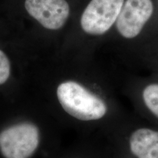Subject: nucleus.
I'll return each mask as SVG.
<instances>
[{
  "instance_id": "1",
  "label": "nucleus",
  "mask_w": 158,
  "mask_h": 158,
  "mask_svg": "<svg viewBox=\"0 0 158 158\" xmlns=\"http://www.w3.org/2000/svg\"><path fill=\"white\" fill-rule=\"evenodd\" d=\"M56 94L63 109L77 119L98 120L107 112V106L101 98L76 81L62 83L57 88Z\"/></svg>"
},
{
  "instance_id": "2",
  "label": "nucleus",
  "mask_w": 158,
  "mask_h": 158,
  "mask_svg": "<svg viewBox=\"0 0 158 158\" xmlns=\"http://www.w3.org/2000/svg\"><path fill=\"white\" fill-rule=\"evenodd\" d=\"M39 141V130L35 124H15L0 133V152L5 158H29L36 151Z\"/></svg>"
},
{
  "instance_id": "3",
  "label": "nucleus",
  "mask_w": 158,
  "mask_h": 158,
  "mask_svg": "<svg viewBox=\"0 0 158 158\" xmlns=\"http://www.w3.org/2000/svg\"><path fill=\"white\" fill-rule=\"evenodd\" d=\"M124 0H92L81 19L85 32L100 35L109 30L116 21Z\"/></svg>"
},
{
  "instance_id": "4",
  "label": "nucleus",
  "mask_w": 158,
  "mask_h": 158,
  "mask_svg": "<svg viewBox=\"0 0 158 158\" xmlns=\"http://www.w3.org/2000/svg\"><path fill=\"white\" fill-rule=\"evenodd\" d=\"M153 10L152 0H127L116 19V28L119 34L127 39L138 36Z\"/></svg>"
},
{
  "instance_id": "5",
  "label": "nucleus",
  "mask_w": 158,
  "mask_h": 158,
  "mask_svg": "<svg viewBox=\"0 0 158 158\" xmlns=\"http://www.w3.org/2000/svg\"><path fill=\"white\" fill-rule=\"evenodd\" d=\"M25 8L43 27L53 30L62 28L70 15L65 0H26Z\"/></svg>"
},
{
  "instance_id": "6",
  "label": "nucleus",
  "mask_w": 158,
  "mask_h": 158,
  "mask_svg": "<svg viewBox=\"0 0 158 158\" xmlns=\"http://www.w3.org/2000/svg\"><path fill=\"white\" fill-rule=\"evenodd\" d=\"M131 152L138 158H158V132L141 128L130 138Z\"/></svg>"
},
{
  "instance_id": "7",
  "label": "nucleus",
  "mask_w": 158,
  "mask_h": 158,
  "mask_svg": "<svg viewBox=\"0 0 158 158\" xmlns=\"http://www.w3.org/2000/svg\"><path fill=\"white\" fill-rule=\"evenodd\" d=\"M143 99L148 109L158 118V84H150L144 89Z\"/></svg>"
},
{
  "instance_id": "8",
  "label": "nucleus",
  "mask_w": 158,
  "mask_h": 158,
  "mask_svg": "<svg viewBox=\"0 0 158 158\" xmlns=\"http://www.w3.org/2000/svg\"><path fill=\"white\" fill-rule=\"evenodd\" d=\"M10 73V63L3 51L0 50V85L7 81Z\"/></svg>"
}]
</instances>
